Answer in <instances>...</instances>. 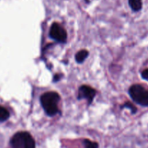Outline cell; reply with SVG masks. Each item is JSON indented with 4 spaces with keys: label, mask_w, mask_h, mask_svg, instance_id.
<instances>
[{
    "label": "cell",
    "mask_w": 148,
    "mask_h": 148,
    "mask_svg": "<svg viewBox=\"0 0 148 148\" xmlns=\"http://www.w3.org/2000/svg\"><path fill=\"white\" fill-rule=\"evenodd\" d=\"M60 99V95L55 92H48L42 95L40 98L41 104L48 116H54L58 113V102Z\"/></svg>",
    "instance_id": "6da1fadb"
},
{
    "label": "cell",
    "mask_w": 148,
    "mask_h": 148,
    "mask_svg": "<svg viewBox=\"0 0 148 148\" xmlns=\"http://www.w3.org/2000/svg\"><path fill=\"white\" fill-rule=\"evenodd\" d=\"M12 148H36L34 138L28 132H21L15 134L11 139Z\"/></svg>",
    "instance_id": "7a4b0ae2"
},
{
    "label": "cell",
    "mask_w": 148,
    "mask_h": 148,
    "mask_svg": "<svg viewBox=\"0 0 148 148\" xmlns=\"http://www.w3.org/2000/svg\"><path fill=\"white\" fill-rule=\"evenodd\" d=\"M129 93L134 101L142 106L148 107V90L139 84H134L129 89Z\"/></svg>",
    "instance_id": "3957f363"
},
{
    "label": "cell",
    "mask_w": 148,
    "mask_h": 148,
    "mask_svg": "<svg viewBox=\"0 0 148 148\" xmlns=\"http://www.w3.org/2000/svg\"><path fill=\"white\" fill-rule=\"evenodd\" d=\"M49 36L52 39L59 42H65L67 39L66 31L57 23H54L51 26Z\"/></svg>",
    "instance_id": "277c9868"
},
{
    "label": "cell",
    "mask_w": 148,
    "mask_h": 148,
    "mask_svg": "<svg viewBox=\"0 0 148 148\" xmlns=\"http://www.w3.org/2000/svg\"><path fill=\"white\" fill-rule=\"evenodd\" d=\"M96 95V91L93 88L87 86V85H83L81 86L79 89V95L78 99H87L89 104H91L93 101L94 97Z\"/></svg>",
    "instance_id": "5b68a950"
},
{
    "label": "cell",
    "mask_w": 148,
    "mask_h": 148,
    "mask_svg": "<svg viewBox=\"0 0 148 148\" xmlns=\"http://www.w3.org/2000/svg\"><path fill=\"white\" fill-rule=\"evenodd\" d=\"M129 4L131 8L135 12L139 11L142 8V0H129Z\"/></svg>",
    "instance_id": "8992f818"
},
{
    "label": "cell",
    "mask_w": 148,
    "mask_h": 148,
    "mask_svg": "<svg viewBox=\"0 0 148 148\" xmlns=\"http://www.w3.org/2000/svg\"><path fill=\"white\" fill-rule=\"evenodd\" d=\"M89 52L87 50H82L79 51L77 54L76 55V60L79 63H82L86 58H87Z\"/></svg>",
    "instance_id": "52a82bcc"
},
{
    "label": "cell",
    "mask_w": 148,
    "mask_h": 148,
    "mask_svg": "<svg viewBox=\"0 0 148 148\" xmlns=\"http://www.w3.org/2000/svg\"><path fill=\"white\" fill-rule=\"evenodd\" d=\"M10 113L5 108L0 106V122L5 121L9 119Z\"/></svg>",
    "instance_id": "ba28073f"
},
{
    "label": "cell",
    "mask_w": 148,
    "mask_h": 148,
    "mask_svg": "<svg viewBox=\"0 0 148 148\" xmlns=\"http://www.w3.org/2000/svg\"><path fill=\"white\" fill-rule=\"evenodd\" d=\"M84 145L85 148H98V144L97 142H92L89 139H84Z\"/></svg>",
    "instance_id": "9c48e42d"
},
{
    "label": "cell",
    "mask_w": 148,
    "mask_h": 148,
    "mask_svg": "<svg viewBox=\"0 0 148 148\" xmlns=\"http://www.w3.org/2000/svg\"><path fill=\"white\" fill-rule=\"evenodd\" d=\"M123 107H126V108H129V109L132 110V113H136V110H136V107H135L134 105H132L131 102H126V104H125L124 106H123Z\"/></svg>",
    "instance_id": "30bf717a"
},
{
    "label": "cell",
    "mask_w": 148,
    "mask_h": 148,
    "mask_svg": "<svg viewBox=\"0 0 148 148\" xmlns=\"http://www.w3.org/2000/svg\"><path fill=\"white\" fill-rule=\"evenodd\" d=\"M142 79H144L145 80L148 81V69H146L145 70V71H142Z\"/></svg>",
    "instance_id": "8fae6325"
}]
</instances>
